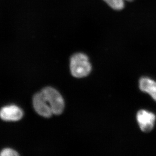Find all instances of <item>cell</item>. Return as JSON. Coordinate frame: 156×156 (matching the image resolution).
I'll use <instances>...</instances> for the list:
<instances>
[{"label": "cell", "mask_w": 156, "mask_h": 156, "mask_svg": "<svg viewBox=\"0 0 156 156\" xmlns=\"http://www.w3.org/2000/svg\"><path fill=\"white\" fill-rule=\"evenodd\" d=\"M41 92L49 104L53 115L62 114L65 108V101L58 91L52 87H47Z\"/></svg>", "instance_id": "2"}, {"label": "cell", "mask_w": 156, "mask_h": 156, "mask_svg": "<svg viewBox=\"0 0 156 156\" xmlns=\"http://www.w3.org/2000/svg\"><path fill=\"white\" fill-rule=\"evenodd\" d=\"M33 103L35 111L41 116L50 118L53 115L49 104L42 92L36 93L34 95Z\"/></svg>", "instance_id": "3"}, {"label": "cell", "mask_w": 156, "mask_h": 156, "mask_svg": "<svg viewBox=\"0 0 156 156\" xmlns=\"http://www.w3.org/2000/svg\"><path fill=\"white\" fill-rule=\"evenodd\" d=\"M140 88L142 91L149 94L156 101V82L147 77L140 80Z\"/></svg>", "instance_id": "6"}, {"label": "cell", "mask_w": 156, "mask_h": 156, "mask_svg": "<svg viewBox=\"0 0 156 156\" xmlns=\"http://www.w3.org/2000/svg\"><path fill=\"white\" fill-rule=\"evenodd\" d=\"M23 115V110L16 105H7L0 110V118L5 121H18Z\"/></svg>", "instance_id": "5"}, {"label": "cell", "mask_w": 156, "mask_h": 156, "mask_svg": "<svg viewBox=\"0 0 156 156\" xmlns=\"http://www.w3.org/2000/svg\"><path fill=\"white\" fill-rule=\"evenodd\" d=\"M125 1H132L133 0H125Z\"/></svg>", "instance_id": "9"}, {"label": "cell", "mask_w": 156, "mask_h": 156, "mask_svg": "<svg viewBox=\"0 0 156 156\" xmlns=\"http://www.w3.org/2000/svg\"><path fill=\"white\" fill-rule=\"evenodd\" d=\"M110 7L116 10H120L124 7L125 0H104Z\"/></svg>", "instance_id": "7"}, {"label": "cell", "mask_w": 156, "mask_h": 156, "mask_svg": "<svg viewBox=\"0 0 156 156\" xmlns=\"http://www.w3.org/2000/svg\"><path fill=\"white\" fill-rule=\"evenodd\" d=\"M0 156H20L19 154L13 149L5 148L0 152Z\"/></svg>", "instance_id": "8"}, {"label": "cell", "mask_w": 156, "mask_h": 156, "mask_svg": "<svg viewBox=\"0 0 156 156\" xmlns=\"http://www.w3.org/2000/svg\"><path fill=\"white\" fill-rule=\"evenodd\" d=\"M71 74L74 77L80 78L88 75L91 71V66L85 54L79 53L71 57Z\"/></svg>", "instance_id": "1"}, {"label": "cell", "mask_w": 156, "mask_h": 156, "mask_svg": "<svg viewBox=\"0 0 156 156\" xmlns=\"http://www.w3.org/2000/svg\"><path fill=\"white\" fill-rule=\"evenodd\" d=\"M136 119L141 130L144 132H149L154 127L156 116L152 112L141 110L137 114Z\"/></svg>", "instance_id": "4"}]
</instances>
